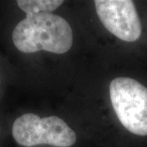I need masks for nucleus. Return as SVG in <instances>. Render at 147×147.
<instances>
[{
    "label": "nucleus",
    "mask_w": 147,
    "mask_h": 147,
    "mask_svg": "<svg viewBox=\"0 0 147 147\" xmlns=\"http://www.w3.org/2000/svg\"><path fill=\"white\" fill-rule=\"evenodd\" d=\"M21 12L24 17L16 21L10 33L11 45L18 53L30 55L47 51L64 54L71 48L73 32L62 16L53 13L26 15Z\"/></svg>",
    "instance_id": "obj_1"
},
{
    "label": "nucleus",
    "mask_w": 147,
    "mask_h": 147,
    "mask_svg": "<svg viewBox=\"0 0 147 147\" xmlns=\"http://www.w3.org/2000/svg\"><path fill=\"white\" fill-rule=\"evenodd\" d=\"M11 132L13 140L21 147L49 145L70 147L76 142V133L57 116L41 118L34 113H25L12 122Z\"/></svg>",
    "instance_id": "obj_2"
},
{
    "label": "nucleus",
    "mask_w": 147,
    "mask_h": 147,
    "mask_svg": "<svg viewBox=\"0 0 147 147\" xmlns=\"http://www.w3.org/2000/svg\"><path fill=\"white\" fill-rule=\"evenodd\" d=\"M113 109L122 125L137 136H147V88L134 79L118 77L110 84Z\"/></svg>",
    "instance_id": "obj_3"
},
{
    "label": "nucleus",
    "mask_w": 147,
    "mask_h": 147,
    "mask_svg": "<svg viewBox=\"0 0 147 147\" xmlns=\"http://www.w3.org/2000/svg\"><path fill=\"white\" fill-rule=\"evenodd\" d=\"M95 7L102 25L112 34L127 42L142 35V23L131 0H96Z\"/></svg>",
    "instance_id": "obj_4"
},
{
    "label": "nucleus",
    "mask_w": 147,
    "mask_h": 147,
    "mask_svg": "<svg viewBox=\"0 0 147 147\" xmlns=\"http://www.w3.org/2000/svg\"><path fill=\"white\" fill-rule=\"evenodd\" d=\"M16 7L26 15L52 13L64 3L62 0H17Z\"/></svg>",
    "instance_id": "obj_5"
},
{
    "label": "nucleus",
    "mask_w": 147,
    "mask_h": 147,
    "mask_svg": "<svg viewBox=\"0 0 147 147\" xmlns=\"http://www.w3.org/2000/svg\"><path fill=\"white\" fill-rule=\"evenodd\" d=\"M2 84H3V76H2V73H1V68H0V90H1Z\"/></svg>",
    "instance_id": "obj_6"
},
{
    "label": "nucleus",
    "mask_w": 147,
    "mask_h": 147,
    "mask_svg": "<svg viewBox=\"0 0 147 147\" xmlns=\"http://www.w3.org/2000/svg\"><path fill=\"white\" fill-rule=\"evenodd\" d=\"M2 135V125H1V123H0V137Z\"/></svg>",
    "instance_id": "obj_7"
}]
</instances>
